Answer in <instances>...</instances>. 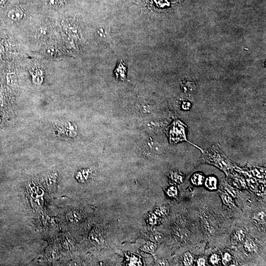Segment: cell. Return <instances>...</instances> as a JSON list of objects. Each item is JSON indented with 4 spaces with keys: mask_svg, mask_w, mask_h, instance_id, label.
I'll return each mask as SVG.
<instances>
[{
    "mask_svg": "<svg viewBox=\"0 0 266 266\" xmlns=\"http://www.w3.org/2000/svg\"><path fill=\"white\" fill-rule=\"evenodd\" d=\"M168 132L170 141L171 143H176L181 141H186L185 129L179 121L173 122L171 126L169 127Z\"/></svg>",
    "mask_w": 266,
    "mask_h": 266,
    "instance_id": "obj_1",
    "label": "cell"
},
{
    "mask_svg": "<svg viewBox=\"0 0 266 266\" xmlns=\"http://www.w3.org/2000/svg\"><path fill=\"white\" fill-rule=\"evenodd\" d=\"M7 16L11 21H18L22 19L24 16V13L20 8L14 7L9 10Z\"/></svg>",
    "mask_w": 266,
    "mask_h": 266,
    "instance_id": "obj_2",
    "label": "cell"
},
{
    "mask_svg": "<svg viewBox=\"0 0 266 266\" xmlns=\"http://www.w3.org/2000/svg\"><path fill=\"white\" fill-rule=\"evenodd\" d=\"M116 78L119 80H125L126 79V68L124 66L122 63L121 62L118 64L114 71Z\"/></svg>",
    "mask_w": 266,
    "mask_h": 266,
    "instance_id": "obj_3",
    "label": "cell"
},
{
    "mask_svg": "<svg viewBox=\"0 0 266 266\" xmlns=\"http://www.w3.org/2000/svg\"><path fill=\"white\" fill-rule=\"evenodd\" d=\"M205 185L207 188L210 190H214L216 189L217 186V180L215 177H208L205 181Z\"/></svg>",
    "mask_w": 266,
    "mask_h": 266,
    "instance_id": "obj_4",
    "label": "cell"
},
{
    "mask_svg": "<svg viewBox=\"0 0 266 266\" xmlns=\"http://www.w3.org/2000/svg\"><path fill=\"white\" fill-rule=\"evenodd\" d=\"M156 248L157 246L154 242L148 241L141 247V250L146 253H153L156 250Z\"/></svg>",
    "mask_w": 266,
    "mask_h": 266,
    "instance_id": "obj_5",
    "label": "cell"
},
{
    "mask_svg": "<svg viewBox=\"0 0 266 266\" xmlns=\"http://www.w3.org/2000/svg\"><path fill=\"white\" fill-rule=\"evenodd\" d=\"M193 183L195 185H202L205 180V177L201 174H195L193 175L191 179Z\"/></svg>",
    "mask_w": 266,
    "mask_h": 266,
    "instance_id": "obj_6",
    "label": "cell"
},
{
    "mask_svg": "<svg viewBox=\"0 0 266 266\" xmlns=\"http://www.w3.org/2000/svg\"><path fill=\"white\" fill-rule=\"evenodd\" d=\"M245 239V233L242 230L237 231L234 235V240L237 242H242Z\"/></svg>",
    "mask_w": 266,
    "mask_h": 266,
    "instance_id": "obj_7",
    "label": "cell"
},
{
    "mask_svg": "<svg viewBox=\"0 0 266 266\" xmlns=\"http://www.w3.org/2000/svg\"><path fill=\"white\" fill-rule=\"evenodd\" d=\"M221 197L225 205L227 206H233L234 205V202L232 198L228 195L227 194L224 193L221 195Z\"/></svg>",
    "mask_w": 266,
    "mask_h": 266,
    "instance_id": "obj_8",
    "label": "cell"
},
{
    "mask_svg": "<svg viewBox=\"0 0 266 266\" xmlns=\"http://www.w3.org/2000/svg\"><path fill=\"white\" fill-rule=\"evenodd\" d=\"M184 263L185 266H191L193 263V259L190 253H185L184 254Z\"/></svg>",
    "mask_w": 266,
    "mask_h": 266,
    "instance_id": "obj_9",
    "label": "cell"
},
{
    "mask_svg": "<svg viewBox=\"0 0 266 266\" xmlns=\"http://www.w3.org/2000/svg\"><path fill=\"white\" fill-rule=\"evenodd\" d=\"M163 236L160 233L156 232L152 234L150 236V240L153 242H159L162 241L163 239Z\"/></svg>",
    "mask_w": 266,
    "mask_h": 266,
    "instance_id": "obj_10",
    "label": "cell"
},
{
    "mask_svg": "<svg viewBox=\"0 0 266 266\" xmlns=\"http://www.w3.org/2000/svg\"><path fill=\"white\" fill-rule=\"evenodd\" d=\"M33 80L36 83L40 84L43 80V76L40 70H37L33 75Z\"/></svg>",
    "mask_w": 266,
    "mask_h": 266,
    "instance_id": "obj_11",
    "label": "cell"
},
{
    "mask_svg": "<svg viewBox=\"0 0 266 266\" xmlns=\"http://www.w3.org/2000/svg\"><path fill=\"white\" fill-rule=\"evenodd\" d=\"M96 233V234L95 233L93 234V235L96 237H94V238H95L94 239V241H95V243L98 244V245H102L103 244V242H104V240H103V238H102L101 233L99 232Z\"/></svg>",
    "mask_w": 266,
    "mask_h": 266,
    "instance_id": "obj_12",
    "label": "cell"
},
{
    "mask_svg": "<svg viewBox=\"0 0 266 266\" xmlns=\"http://www.w3.org/2000/svg\"><path fill=\"white\" fill-rule=\"evenodd\" d=\"M63 0H48V5L50 7L54 8L58 6L62 3Z\"/></svg>",
    "mask_w": 266,
    "mask_h": 266,
    "instance_id": "obj_13",
    "label": "cell"
},
{
    "mask_svg": "<svg viewBox=\"0 0 266 266\" xmlns=\"http://www.w3.org/2000/svg\"><path fill=\"white\" fill-rule=\"evenodd\" d=\"M167 194L170 197L176 196L177 194V189L175 186H172L168 189Z\"/></svg>",
    "mask_w": 266,
    "mask_h": 266,
    "instance_id": "obj_14",
    "label": "cell"
},
{
    "mask_svg": "<svg viewBox=\"0 0 266 266\" xmlns=\"http://www.w3.org/2000/svg\"><path fill=\"white\" fill-rule=\"evenodd\" d=\"M46 54L48 55L49 56H54L56 55V49L54 47L49 46L46 49Z\"/></svg>",
    "mask_w": 266,
    "mask_h": 266,
    "instance_id": "obj_15",
    "label": "cell"
},
{
    "mask_svg": "<svg viewBox=\"0 0 266 266\" xmlns=\"http://www.w3.org/2000/svg\"><path fill=\"white\" fill-rule=\"evenodd\" d=\"M167 212L165 206H162L156 210V214L160 216H162L166 214Z\"/></svg>",
    "mask_w": 266,
    "mask_h": 266,
    "instance_id": "obj_16",
    "label": "cell"
},
{
    "mask_svg": "<svg viewBox=\"0 0 266 266\" xmlns=\"http://www.w3.org/2000/svg\"><path fill=\"white\" fill-rule=\"evenodd\" d=\"M47 35V31L45 28L40 27L38 30V35L40 37H44Z\"/></svg>",
    "mask_w": 266,
    "mask_h": 266,
    "instance_id": "obj_17",
    "label": "cell"
},
{
    "mask_svg": "<svg viewBox=\"0 0 266 266\" xmlns=\"http://www.w3.org/2000/svg\"><path fill=\"white\" fill-rule=\"evenodd\" d=\"M210 260L211 263L215 265L218 263L219 258L218 255H216V254H214L211 256V257L210 258Z\"/></svg>",
    "mask_w": 266,
    "mask_h": 266,
    "instance_id": "obj_18",
    "label": "cell"
},
{
    "mask_svg": "<svg viewBox=\"0 0 266 266\" xmlns=\"http://www.w3.org/2000/svg\"><path fill=\"white\" fill-rule=\"evenodd\" d=\"M231 260V255L229 254L226 253L224 255L223 258V261L224 263H227L229 262Z\"/></svg>",
    "mask_w": 266,
    "mask_h": 266,
    "instance_id": "obj_19",
    "label": "cell"
},
{
    "mask_svg": "<svg viewBox=\"0 0 266 266\" xmlns=\"http://www.w3.org/2000/svg\"><path fill=\"white\" fill-rule=\"evenodd\" d=\"M172 177H173V179L176 183H182V181H183L182 177L180 176V175H177L176 174H174L172 175Z\"/></svg>",
    "mask_w": 266,
    "mask_h": 266,
    "instance_id": "obj_20",
    "label": "cell"
},
{
    "mask_svg": "<svg viewBox=\"0 0 266 266\" xmlns=\"http://www.w3.org/2000/svg\"><path fill=\"white\" fill-rule=\"evenodd\" d=\"M158 265L159 266H168L169 265V263H168L166 260L164 259H160L157 262Z\"/></svg>",
    "mask_w": 266,
    "mask_h": 266,
    "instance_id": "obj_21",
    "label": "cell"
},
{
    "mask_svg": "<svg viewBox=\"0 0 266 266\" xmlns=\"http://www.w3.org/2000/svg\"><path fill=\"white\" fill-rule=\"evenodd\" d=\"M265 217V214L264 212H259L256 215V218L258 220H264V218Z\"/></svg>",
    "mask_w": 266,
    "mask_h": 266,
    "instance_id": "obj_22",
    "label": "cell"
},
{
    "mask_svg": "<svg viewBox=\"0 0 266 266\" xmlns=\"http://www.w3.org/2000/svg\"><path fill=\"white\" fill-rule=\"evenodd\" d=\"M246 247L248 248L249 250H253L254 249V248L253 242H249V241L246 242Z\"/></svg>",
    "mask_w": 266,
    "mask_h": 266,
    "instance_id": "obj_23",
    "label": "cell"
},
{
    "mask_svg": "<svg viewBox=\"0 0 266 266\" xmlns=\"http://www.w3.org/2000/svg\"><path fill=\"white\" fill-rule=\"evenodd\" d=\"M206 261L203 258H200L198 260V266H205Z\"/></svg>",
    "mask_w": 266,
    "mask_h": 266,
    "instance_id": "obj_24",
    "label": "cell"
},
{
    "mask_svg": "<svg viewBox=\"0 0 266 266\" xmlns=\"http://www.w3.org/2000/svg\"><path fill=\"white\" fill-rule=\"evenodd\" d=\"M7 0H0V8H2L6 3Z\"/></svg>",
    "mask_w": 266,
    "mask_h": 266,
    "instance_id": "obj_25",
    "label": "cell"
}]
</instances>
